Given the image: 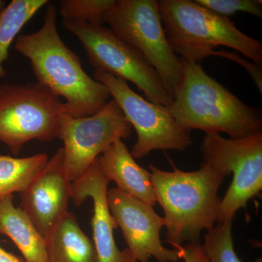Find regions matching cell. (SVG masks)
Masks as SVG:
<instances>
[{
  "label": "cell",
  "mask_w": 262,
  "mask_h": 262,
  "mask_svg": "<svg viewBox=\"0 0 262 262\" xmlns=\"http://www.w3.org/2000/svg\"><path fill=\"white\" fill-rule=\"evenodd\" d=\"M57 12L56 5L48 4L42 27L19 35L15 49L30 61L37 82L64 98L68 115L91 116L106 104L110 93L84 72L78 55L62 40L57 29Z\"/></svg>",
  "instance_id": "obj_1"
},
{
  "label": "cell",
  "mask_w": 262,
  "mask_h": 262,
  "mask_svg": "<svg viewBox=\"0 0 262 262\" xmlns=\"http://www.w3.org/2000/svg\"><path fill=\"white\" fill-rule=\"evenodd\" d=\"M182 77L169 107L179 126L189 134L225 133L241 139L261 133V114L207 75L200 63L182 58Z\"/></svg>",
  "instance_id": "obj_2"
},
{
  "label": "cell",
  "mask_w": 262,
  "mask_h": 262,
  "mask_svg": "<svg viewBox=\"0 0 262 262\" xmlns=\"http://www.w3.org/2000/svg\"><path fill=\"white\" fill-rule=\"evenodd\" d=\"M171 165L173 171L151 165L149 168L157 203L164 211L165 242L176 248L184 242H200L201 232L214 227L222 201L219 189L226 177L203 163L195 171Z\"/></svg>",
  "instance_id": "obj_3"
},
{
  "label": "cell",
  "mask_w": 262,
  "mask_h": 262,
  "mask_svg": "<svg viewBox=\"0 0 262 262\" xmlns=\"http://www.w3.org/2000/svg\"><path fill=\"white\" fill-rule=\"evenodd\" d=\"M169 45L183 59L200 63L214 48L226 46L262 65V44L239 31L227 17L191 0L158 1Z\"/></svg>",
  "instance_id": "obj_4"
},
{
  "label": "cell",
  "mask_w": 262,
  "mask_h": 262,
  "mask_svg": "<svg viewBox=\"0 0 262 262\" xmlns=\"http://www.w3.org/2000/svg\"><path fill=\"white\" fill-rule=\"evenodd\" d=\"M66 113L64 103L39 82L0 84V142L17 155L29 141L54 140Z\"/></svg>",
  "instance_id": "obj_5"
},
{
  "label": "cell",
  "mask_w": 262,
  "mask_h": 262,
  "mask_svg": "<svg viewBox=\"0 0 262 262\" xmlns=\"http://www.w3.org/2000/svg\"><path fill=\"white\" fill-rule=\"evenodd\" d=\"M110 29L139 52L173 98L182 77V58L169 45L156 0H117L105 18Z\"/></svg>",
  "instance_id": "obj_6"
},
{
  "label": "cell",
  "mask_w": 262,
  "mask_h": 262,
  "mask_svg": "<svg viewBox=\"0 0 262 262\" xmlns=\"http://www.w3.org/2000/svg\"><path fill=\"white\" fill-rule=\"evenodd\" d=\"M63 27L80 40L96 70L135 84L151 102L171 106L173 98L165 90L158 72L111 29L70 20H63Z\"/></svg>",
  "instance_id": "obj_7"
},
{
  "label": "cell",
  "mask_w": 262,
  "mask_h": 262,
  "mask_svg": "<svg viewBox=\"0 0 262 262\" xmlns=\"http://www.w3.org/2000/svg\"><path fill=\"white\" fill-rule=\"evenodd\" d=\"M201 151L203 163L225 177L233 174L221 201L216 224L232 222L236 213L262 189V132L241 139L206 134Z\"/></svg>",
  "instance_id": "obj_8"
},
{
  "label": "cell",
  "mask_w": 262,
  "mask_h": 262,
  "mask_svg": "<svg viewBox=\"0 0 262 262\" xmlns=\"http://www.w3.org/2000/svg\"><path fill=\"white\" fill-rule=\"evenodd\" d=\"M94 79L106 88L135 129L137 140L130 151L134 159L144 158L154 150L184 151L192 145V137L179 126L168 106L141 97L126 81L102 71H95Z\"/></svg>",
  "instance_id": "obj_9"
},
{
  "label": "cell",
  "mask_w": 262,
  "mask_h": 262,
  "mask_svg": "<svg viewBox=\"0 0 262 262\" xmlns=\"http://www.w3.org/2000/svg\"><path fill=\"white\" fill-rule=\"evenodd\" d=\"M132 128L113 99L91 116L63 114L58 138L63 143L66 170L71 182L81 178L114 142L130 138Z\"/></svg>",
  "instance_id": "obj_10"
},
{
  "label": "cell",
  "mask_w": 262,
  "mask_h": 262,
  "mask_svg": "<svg viewBox=\"0 0 262 262\" xmlns=\"http://www.w3.org/2000/svg\"><path fill=\"white\" fill-rule=\"evenodd\" d=\"M106 199L108 209L131 254L138 262H149L155 258L158 262H178L180 253L168 249L160 239L165 220L155 211L153 206L122 192L117 187L108 189Z\"/></svg>",
  "instance_id": "obj_11"
},
{
  "label": "cell",
  "mask_w": 262,
  "mask_h": 262,
  "mask_svg": "<svg viewBox=\"0 0 262 262\" xmlns=\"http://www.w3.org/2000/svg\"><path fill=\"white\" fill-rule=\"evenodd\" d=\"M72 182L67 176L63 148L20 194V208L46 238L53 226L68 211Z\"/></svg>",
  "instance_id": "obj_12"
},
{
  "label": "cell",
  "mask_w": 262,
  "mask_h": 262,
  "mask_svg": "<svg viewBox=\"0 0 262 262\" xmlns=\"http://www.w3.org/2000/svg\"><path fill=\"white\" fill-rule=\"evenodd\" d=\"M108 183L96 159L81 178L72 183L71 199L77 207L88 198L92 199L94 213L91 227L98 262H138L128 248L120 251L115 243L114 229L118 226L108 209L106 199Z\"/></svg>",
  "instance_id": "obj_13"
},
{
  "label": "cell",
  "mask_w": 262,
  "mask_h": 262,
  "mask_svg": "<svg viewBox=\"0 0 262 262\" xmlns=\"http://www.w3.org/2000/svg\"><path fill=\"white\" fill-rule=\"evenodd\" d=\"M98 166L108 182L117 189L151 206L157 204L150 172L133 158L121 139L114 142L97 158Z\"/></svg>",
  "instance_id": "obj_14"
},
{
  "label": "cell",
  "mask_w": 262,
  "mask_h": 262,
  "mask_svg": "<svg viewBox=\"0 0 262 262\" xmlns=\"http://www.w3.org/2000/svg\"><path fill=\"white\" fill-rule=\"evenodd\" d=\"M48 262H98L94 243L67 211L46 237Z\"/></svg>",
  "instance_id": "obj_15"
},
{
  "label": "cell",
  "mask_w": 262,
  "mask_h": 262,
  "mask_svg": "<svg viewBox=\"0 0 262 262\" xmlns=\"http://www.w3.org/2000/svg\"><path fill=\"white\" fill-rule=\"evenodd\" d=\"M13 199V194L0 201V234L14 243L25 262H48L46 238Z\"/></svg>",
  "instance_id": "obj_16"
},
{
  "label": "cell",
  "mask_w": 262,
  "mask_h": 262,
  "mask_svg": "<svg viewBox=\"0 0 262 262\" xmlns=\"http://www.w3.org/2000/svg\"><path fill=\"white\" fill-rule=\"evenodd\" d=\"M48 160L46 153L20 158L0 155V201L15 192H24Z\"/></svg>",
  "instance_id": "obj_17"
},
{
  "label": "cell",
  "mask_w": 262,
  "mask_h": 262,
  "mask_svg": "<svg viewBox=\"0 0 262 262\" xmlns=\"http://www.w3.org/2000/svg\"><path fill=\"white\" fill-rule=\"evenodd\" d=\"M48 0H12L0 13V78L6 75L4 63L10 46L27 22L48 4Z\"/></svg>",
  "instance_id": "obj_18"
},
{
  "label": "cell",
  "mask_w": 262,
  "mask_h": 262,
  "mask_svg": "<svg viewBox=\"0 0 262 262\" xmlns=\"http://www.w3.org/2000/svg\"><path fill=\"white\" fill-rule=\"evenodd\" d=\"M117 0H61L59 13L63 20L103 25Z\"/></svg>",
  "instance_id": "obj_19"
},
{
  "label": "cell",
  "mask_w": 262,
  "mask_h": 262,
  "mask_svg": "<svg viewBox=\"0 0 262 262\" xmlns=\"http://www.w3.org/2000/svg\"><path fill=\"white\" fill-rule=\"evenodd\" d=\"M232 223L215 224L204 234L202 246L210 262H241L234 250Z\"/></svg>",
  "instance_id": "obj_20"
},
{
  "label": "cell",
  "mask_w": 262,
  "mask_h": 262,
  "mask_svg": "<svg viewBox=\"0 0 262 262\" xmlns=\"http://www.w3.org/2000/svg\"><path fill=\"white\" fill-rule=\"evenodd\" d=\"M196 3L216 14L228 18L237 12L249 13L261 18V0H195Z\"/></svg>",
  "instance_id": "obj_21"
},
{
  "label": "cell",
  "mask_w": 262,
  "mask_h": 262,
  "mask_svg": "<svg viewBox=\"0 0 262 262\" xmlns=\"http://www.w3.org/2000/svg\"><path fill=\"white\" fill-rule=\"evenodd\" d=\"M179 250L184 262H210L201 243H188L173 248Z\"/></svg>",
  "instance_id": "obj_22"
},
{
  "label": "cell",
  "mask_w": 262,
  "mask_h": 262,
  "mask_svg": "<svg viewBox=\"0 0 262 262\" xmlns=\"http://www.w3.org/2000/svg\"><path fill=\"white\" fill-rule=\"evenodd\" d=\"M0 262H24L13 253L5 251L0 246Z\"/></svg>",
  "instance_id": "obj_23"
},
{
  "label": "cell",
  "mask_w": 262,
  "mask_h": 262,
  "mask_svg": "<svg viewBox=\"0 0 262 262\" xmlns=\"http://www.w3.org/2000/svg\"><path fill=\"white\" fill-rule=\"evenodd\" d=\"M6 3L5 1H3V0H0V13H1L2 10L4 9L5 7H6Z\"/></svg>",
  "instance_id": "obj_24"
},
{
  "label": "cell",
  "mask_w": 262,
  "mask_h": 262,
  "mask_svg": "<svg viewBox=\"0 0 262 262\" xmlns=\"http://www.w3.org/2000/svg\"><path fill=\"white\" fill-rule=\"evenodd\" d=\"M255 262H262L261 258H258Z\"/></svg>",
  "instance_id": "obj_25"
}]
</instances>
